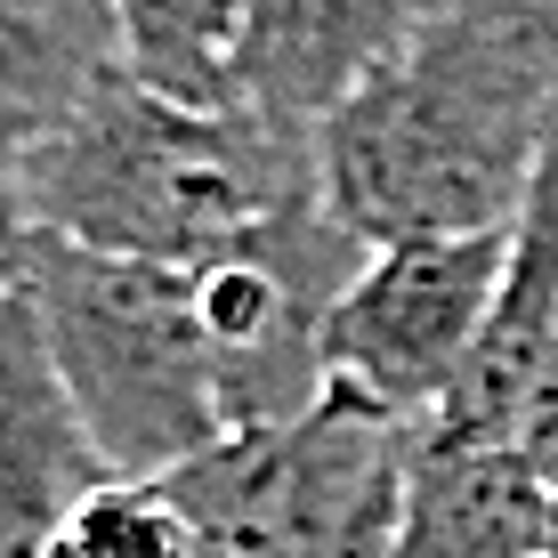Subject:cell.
<instances>
[{
  "label": "cell",
  "mask_w": 558,
  "mask_h": 558,
  "mask_svg": "<svg viewBox=\"0 0 558 558\" xmlns=\"http://www.w3.org/2000/svg\"><path fill=\"white\" fill-rule=\"evenodd\" d=\"M510 453L526 461L534 477L558 494V332H550V349L543 364H534V389H526V405H518L510 421Z\"/></svg>",
  "instance_id": "cell-13"
},
{
  "label": "cell",
  "mask_w": 558,
  "mask_h": 558,
  "mask_svg": "<svg viewBox=\"0 0 558 558\" xmlns=\"http://www.w3.org/2000/svg\"><path fill=\"white\" fill-rule=\"evenodd\" d=\"M421 421L324 389L283 429H243L170 470L203 558H380L413 494Z\"/></svg>",
  "instance_id": "cell-4"
},
{
  "label": "cell",
  "mask_w": 558,
  "mask_h": 558,
  "mask_svg": "<svg viewBox=\"0 0 558 558\" xmlns=\"http://www.w3.org/2000/svg\"><path fill=\"white\" fill-rule=\"evenodd\" d=\"M446 9L453 0H243L227 89L283 138H316L332 106H349Z\"/></svg>",
  "instance_id": "cell-6"
},
{
  "label": "cell",
  "mask_w": 558,
  "mask_h": 558,
  "mask_svg": "<svg viewBox=\"0 0 558 558\" xmlns=\"http://www.w3.org/2000/svg\"><path fill=\"white\" fill-rule=\"evenodd\" d=\"M25 292L41 307L57 380L113 477H170L227 437L219 364L186 267L82 252L33 227Z\"/></svg>",
  "instance_id": "cell-3"
},
{
  "label": "cell",
  "mask_w": 558,
  "mask_h": 558,
  "mask_svg": "<svg viewBox=\"0 0 558 558\" xmlns=\"http://www.w3.org/2000/svg\"><path fill=\"white\" fill-rule=\"evenodd\" d=\"M106 453L89 446L33 292H0V558H41L49 526L106 486Z\"/></svg>",
  "instance_id": "cell-7"
},
{
  "label": "cell",
  "mask_w": 558,
  "mask_h": 558,
  "mask_svg": "<svg viewBox=\"0 0 558 558\" xmlns=\"http://www.w3.org/2000/svg\"><path fill=\"white\" fill-rule=\"evenodd\" d=\"M41 558H195V526L162 477H106L49 526Z\"/></svg>",
  "instance_id": "cell-12"
},
{
  "label": "cell",
  "mask_w": 558,
  "mask_h": 558,
  "mask_svg": "<svg viewBox=\"0 0 558 558\" xmlns=\"http://www.w3.org/2000/svg\"><path fill=\"white\" fill-rule=\"evenodd\" d=\"M558 113L550 0H453L316 130L324 210L364 243L494 235Z\"/></svg>",
  "instance_id": "cell-1"
},
{
  "label": "cell",
  "mask_w": 558,
  "mask_h": 558,
  "mask_svg": "<svg viewBox=\"0 0 558 558\" xmlns=\"http://www.w3.org/2000/svg\"><path fill=\"white\" fill-rule=\"evenodd\" d=\"M502 259H510V227L364 252L316 340L324 389H349L364 405L429 429L437 405L461 389L477 340H486Z\"/></svg>",
  "instance_id": "cell-5"
},
{
  "label": "cell",
  "mask_w": 558,
  "mask_h": 558,
  "mask_svg": "<svg viewBox=\"0 0 558 558\" xmlns=\"http://www.w3.org/2000/svg\"><path fill=\"white\" fill-rule=\"evenodd\" d=\"M550 332H558V113H550L543 162L526 179V203L510 219V259H502L486 340H477L461 389L437 405V421L421 437H437V446H510V421L534 389V364H543Z\"/></svg>",
  "instance_id": "cell-8"
},
{
  "label": "cell",
  "mask_w": 558,
  "mask_h": 558,
  "mask_svg": "<svg viewBox=\"0 0 558 558\" xmlns=\"http://www.w3.org/2000/svg\"><path fill=\"white\" fill-rule=\"evenodd\" d=\"M122 73V0H0V98L57 122Z\"/></svg>",
  "instance_id": "cell-10"
},
{
  "label": "cell",
  "mask_w": 558,
  "mask_h": 558,
  "mask_svg": "<svg viewBox=\"0 0 558 558\" xmlns=\"http://www.w3.org/2000/svg\"><path fill=\"white\" fill-rule=\"evenodd\" d=\"M243 0H122V73L186 106H235L227 49Z\"/></svg>",
  "instance_id": "cell-11"
},
{
  "label": "cell",
  "mask_w": 558,
  "mask_h": 558,
  "mask_svg": "<svg viewBox=\"0 0 558 558\" xmlns=\"http://www.w3.org/2000/svg\"><path fill=\"white\" fill-rule=\"evenodd\" d=\"M534 558H558V494H550V526H543V550Z\"/></svg>",
  "instance_id": "cell-14"
},
{
  "label": "cell",
  "mask_w": 558,
  "mask_h": 558,
  "mask_svg": "<svg viewBox=\"0 0 558 558\" xmlns=\"http://www.w3.org/2000/svg\"><path fill=\"white\" fill-rule=\"evenodd\" d=\"M550 526V486L510 446L421 437L397 543L380 558H534Z\"/></svg>",
  "instance_id": "cell-9"
},
{
  "label": "cell",
  "mask_w": 558,
  "mask_h": 558,
  "mask_svg": "<svg viewBox=\"0 0 558 558\" xmlns=\"http://www.w3.org/2000/svg\"><path fill=\"white\" fill-rule=\"evenodd\" d=\"M316 186V138H283L252 106H186L106 73L25 146V219L82 252L203 267L276 227Z\"/></svg>",
  "instance_id": "cell-2"
}]
</instances>
